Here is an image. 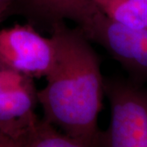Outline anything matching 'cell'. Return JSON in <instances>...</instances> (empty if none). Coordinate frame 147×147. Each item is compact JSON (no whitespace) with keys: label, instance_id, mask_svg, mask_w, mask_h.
Masks as SVG:
<instances>
[{"label":"cell","instance_id":"cell-1","mask_svg":"<svg viewBox=\"0 0 147 147\" xmlns=\"http://www.w3.org/2000/svg\"><path fill=\"white\" fill-rule=\"evenodd\" d=\"M56 58L38 90L43 119L63 133L90 147H102L98 116L105 96V77L92 42L78 27L65 21L50 28Z\"/></svg>","mask_w":147,"mask_h":147},{"label":"cell","instance_id":"cell-2","mask_svg":"<svg viewBox=\"0 0 147 147\" xmlns=\"http://www.w3.org/2000/svg\"><path fill=\"white\" fill-rule=\"evenodd\" d=\"M110 123L102 147H147V85L130 78L105 77Z\"/></svg>","mask_w":147,"mask_h":147},{"label":"cell","instance_id":"cell-3","mask_svg":"<svg viewBox=\"0 0 147 147\" xmlns=\"http://www.w3.org/2000/svg\"><path fill=\"white\" fill-rule=\"evenodd\" d=\"M91 42L102 47L129 74V78L147 84V30L122 26L96 7L77 23Z\"/></svg>","mask_w":147,"mask_h":147},{"label":"cell","instance_id":"cell-4","mask_svg":"<svg viewBox=\"0 0 147 147\" xmlns=\"http://www.w3.org/2000/svg\"><path fill=\"white\" fill-rule=\"evenodd\" d=\"M56 58L53 37L30 23L0 29V62L32 79L46 78Z\"/></svg>","mask_w":147,"mask_h":147},{"label":"cell","instance_id":"cell-5","mask_svg":"<svg viewBox=\"0 0 147 147\" xmlns=\"http://www.w3.org/2000/svg\"><path fill=\"white\" fill-rule=\"evenodd\" d=\"M34 79L0 62V132L21 142L38 121Z\"/></svg>","mask_w":147,"mask_h":147},{"label":"cell","instance_id":"cell-6","mask_svg":"<svg viewBox=\"0 0 147 147\" xmlns=\"http://www.w3.org/2000/svg\"><path fill=\"white\" fill-rule=\"evenodd\" d=\"M96 7L95 0H21L16 13L26 18L34 26L50 28L65 20L76 24Z\"/></svg>","mask_w":147,"mask_h":147},{"label":"cell","instance_id":"cell-7","mask_svg":"<svg viewBox=\"0 0 147 147\" xmlns=\"http://www.w3.org/2000/svg\"><path fill=\"white\" fill-rule=\"evenodd\" d=\"M100 12L122 26L147 30V0H95Z\"/></svg>","mask_w":147,"mask_h":147},{"label":"cell","instance_id":"cell-8","mask_svg":"<svg viewBox=\"0 0 147 147\" xmlns=\"http://www.w3.org/2000/svg\"><path fill=\"white\" fill-rule=\"evenodd\" d=\"M21 147H90L63 133L43 119H38L25 139Z\"/></svg>","mask_w":147,"mask_h":147},{"label":"cell","instance_id":"cell-9","mask_svg":"<svg viewBox=\"0 0 147 147\" xmlns=\"http://www.w3.org/2000/svg\"><path fill=\"white\" fill-rule=\"evenodd\" d=\"M21 0H0V24L7 16L16 13Z\"/></svg>","mask_w":147,"mask_h":147},{"label":"cell","instance_id":"cell-10","mask_svg":"<svg viewBox=\"0 0 147 147\" xmlns=\"http://www.w3.org/2000/svg\"><path fill=\"white\" fill-rule=\"evenodd\" d=\"M12 141H15V140L7 137L4 134L0 132V147H7Z\"/></svg>","mask_w":147,"mask_h":147},{"label":"cell","instance_id":"cell-11","mask_svg":"<svg viewBox=\"0 0 147 147\" xmlns=\"http://www.w3.org/2000/svg\"><path fill=\"white\" fill-rule=\"evenodd\" d=\"M7 147H21V142L12 141Z\"/></svg>","mask_w":147,"mask_h":147}]
</instances>
